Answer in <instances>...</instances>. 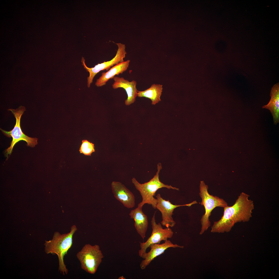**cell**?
Here are the masks:
<instances>
[{
    "mask_svg": "<svg viewBox=\"0 0 279 279\" xmlns=\"http://www.w3.org/2000/svg\"><path fill=\"white\" fill-rule=\"evenodd\" d=\"M208 186L204 181H201L200 184L199 195L202 200L200 204L204 206L205 213L200 219L202 225L199 233L200 235L207 230L211 226L209 218L212 211L218 207L224 208L228 206L227 203L222 198L210 195L208 192Z\"/></svg>",
    "mask_w": 279,
    "mask_h": 279,
    "instance_id": "obj_4",
    "label": "cell"
},
{
    "mask_svg": "<svg viewBox=\"0 0 279 279\" xmlns=\"http://www.w3.org/2000/svg\"><path fill=\"white\" fill-rule=\"evenodd\" d=\"M249 196L242 192L234 205L224 207L223 216L219 220L214 222L211 232L219 233L229 232L235 223L249 221L254 208L253 202L249 199Z\"/></svg>",
    "mask_w": 279,
    "mask_h": 279,
    "instance_id": "obj_1",
    "label": "cell"
},
{
    "mask_svg": "<svg viewBox=\"0 0 279 279\" xmlns=\"http://www.w3.org/2000/svg\"><path fill=\"white\" fill-rule=\"evenodd\" d=\"M118 279H126V278H125L123 276H120L119 277Z\"/></svg>",
    "mask_w": 279,
    "mask_h": 279,
    "instance_id": "obj_18",
    "label": "cell"
},
{
    "mask_svg": "<svg viewBox=\"0 0 279 279\" xmlns=\"http://www.w3.org/2000/svg\"><path fill=\"white\" fill-rule=\"evenodd\" d=\"M111 187L114 197L125 207L130 208L135 206V196L123 184L120 182L114 181L111 183Z\"/></svg>",
    "mask_w": 279,
    "mask_h": 279,
    "instance_id": "obj_11",
    "label": "cell"
},
{
    "mask_svg": "<svg viewBox=\"0 0 279 279\" xmlns=\"http://www.w3.org/2000/svg\"><path fill=\"white\" fill-rule=\"evenodd\" d=\"M113 79L114 82L112 85L113 88L114 89L122 88L127 93V98L125 100V104L129 105L133 103L137 96L138 90L136 87V82L134 80L129 82L123 77L117 76H114Z\"/></svg>",
    "mask_w": 279,
    "mask_h": 279,
    "instance_id": "obj_12",
    "label": "cell"
},
{
    "mask_svg": "<svg viewBox=\"0 0 279 279\" xmlns=\"http://www.w3.org/2000/svg\"><path fill=\"white\" fill-rule=\"evenodd\" d=\"M271 98L267 105L262 107L269 110L273 118L274 123L276 125L279 122V86L278 83L275 84L272 88Z\"/></svg>",
    "mask_w": 279,
    "mask_h": 279,
    "instance_id": "obj_15",
    "label": "cell"
},
{
    "mask_svg": "<svg viewBox=\"0 0 279 279\" xmlns=\"http://www.w3.org/2000/svg\"><path fill=\"white\" fill-rule=\"evenodd\" d=\"M129 60L120 63L113 67L106 72L102 73L101 76L97 79L95 85L100 87L105 84L110 79L113 78L116 75H118L126 71L128 68Z\"/></svg>",
    "mask_w": 279,
    "mask_h": 279,
    "instance_id": "obj_14",
    "label": "cell"
},
{
    "mask_svg": "<svg viewBox=\"0 0 279 279\" xmlns=\"http://www.w3.org/2000/svg\"><path fill=\"white\" fill-rule=\"evenodd\" d=\"M157 200L156 208L159 210L162 215V221L161 222V225L166 227H172L176 224L172 216L173 212L176 208L182 206H191L193 205L198 203L196 201H194L189 204L183 205H174L169 200L164 199L158 193L156 196Z\"/></svg>",
    "mask_w": 279,
    "mask_h": 279,
    "instance_id": "obj_9",
    "label": "cell"
},
{
    "mask_svg": "<svg viewBox=\"0 0 279 279\" xmlns=\"http://www.w3.org/2000/svg\"><path fill=\"white\" fill-rule=\"evenodd\" d=\"M8 110L10 111L14 115L16 119V123L14 128L10 131H6L0 128V130L5 135L9 137H12V139L10 146L5 151V155L7 158L12 153L14 145L19 141H25L27 143V146L33 147L37 144L38 140L37 138L30 137L26 135L21 129V118L24 112L26 111L25 107L20 106L16 109H10Z\"/></svg>",
    "mask_w": 279,
    "mask_h": 279,
    "instance_id": "obj_5",
    "label": "cell"
},
{
    "mask_svg": "<svg viewBox=\"0 0 279 279\" xmlns=\"http://www.w3.org/2000/svg\"><path fill=\"white\" fill-rule=\"evenodd\" d=\"M94 144L86 140H83L80 148L79 151L85 155L90 156L95 151Z\"/></svg>",
    "mask_w": 279,
    "mask_h": 279,
    "instance_id": "obj_17",
    "label": "cell"
},
{
    "mask_svg": "<svg viewBox=\"0 0 279 279\" xmlns=\"http://www.w3.org/2000/svg\"><path fill=\"white\" fill-rule=\"evenodd\" d=\"M77 230L76 226L73 225L68 233L61 234L59 232H55L52 239L45 241L44 243L46 253L56 254L58 256L59 271L64 275L67 274L68 272L64 262V257L72 245L73 236Z\"/></svg>",
    "mask_w": 279,
    "mask_h": 279,
    "instance_id": "obj_2",
    "label": "cell"
},
{
    "mask_svg": "<svg viewBox=\"0 0 279 279\" xmlns=\"http://www.w3.org/2000/svg\"><path fill=\"white\" fill-rule=\"evenodd\" d=\"M162 169L161 164L158 163L157 165V171L156 174L149 181L144 183H139L134 177L132 179L133 183L136 189L139 191L142 198V201L139 203L137 207H142L145 204L151 205L154 209L156 208L157 200L154 196L157 191L159 189L165 188L168 189L179 190V189L173 187L171 185L165 184L161 182L159 179V174Z\"/></svg>",
    "mask_w": 279,
    "mask_h": 279,
    "instance_id": "obj_3",
    "label": "cell"
},
{
    "mask_svg": "<svg viewBox=\"0 0 279 279\" xmlns=\"http://www.w3.org/2000/svg\"><path fill=\"white\" fill-rule=\"evenodd\" d=\"M81 268L87 273L94 274L101 263L103 255L99 245L85 244L77 253Z\"/></svg>",
    "mask_w": 279,
    "mask_h": 279,
    "instance_id": "obj_6",
    "label": "cell"
},
{
    "mask_svg": "<svg viewBox=\"0 0 279 279\" xmlns=\"http://www.w3.org/2000/svg\"><path fill=\"white\" fill-rule=\"evenodd\" d=\"M162 89V85L153 84L150 88L144 91H138L137 96L139 97L149 98L151 100L152 104L155 105L161 101L160 97Z\"/></svg>",
    "mask_w": 279,
    "mask_h": 279,
    "instance_id": "obj_16",
    "label": "cell"
},
{
    "mask_svg": "<svg viewBox=\"0 0 279 279\" xmlns=\"http://www.w3.org/2000/svg\"><path fill=\"white\" fill-rule=\"evenodd\" d=\"M142 207H137L131 210L129 215L134 221V226L137 233L144 239L146 236L148 222V217L142 210Z\"/></svg>",
    "mask_w": 279,
    "mask_h": 279,
    "instance_id": "obj_13",
    "label": "cell"
},
{
    "mask_svg": "<svg viewBox=\"0 0 279 279\" xmlns=\"http://www.w3.org/2000/svg\"><path fill=\"white\" fill-rule=\"evenodd\" d=\"M155 212L151 221L152 231L150 236L145 242H140V249L138 251L139 256L143 258L148 248L153 244H160L162 241L168 240L172 237L174 232L170 227H166L164 229L160 223L157 224L155 218Z\"/></svg>",
    "mask_w": 279,
    "mask_h": 279,
    "instance_id": "obj_7",
    "label": "cell"
},
{
    "mask_svg": "<svg viewBox=\"0 0 279 279\" xmlns=\"http://www.w3.org/2000/svg\"><path fill=\"white\" fill-rule=\"evenodd\" d=\"M150 250L146 252L141 262L140 266L142 270L145 269L152 261L158 256L163 253L168 248L171 247L183 249L184 246L176 244H173L170 240H167L162 244H156L151 245Z\"/></svg>",
    "mask_w": 279,
    "mask_h": 279,
    "instance_id": "obj_10",
    "label": "cell"
},
{
    "mask_svg": "<svg viewBox=\"0 0 279 279\" xmlns=\"http://www.w3.org/2000/svg\"><path fill=\"white\" fill-rule=\"evenodd\" d=\"M117 44L118 49L115 56L110 60L104 61L100 64H98L94 67L89 68L87 67L85 64L84 58L82 57L81 62L82 65L87 71L89 73V75L87 78L88 87H90L95 75L100 71L105 70H108L111 67L124 61L123 59L127 53L125 51V45L120 43H117Z\"/></svg>",
    "mask_w": 279,
    "mask_h": 279,
    "instance_id": "obj_8",
    "label": "cell"
}]
</instances>
